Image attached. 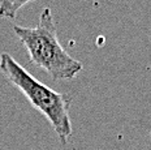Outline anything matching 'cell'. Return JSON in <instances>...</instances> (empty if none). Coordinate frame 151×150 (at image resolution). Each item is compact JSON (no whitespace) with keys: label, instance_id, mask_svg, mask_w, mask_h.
Instances as JSON below:
<instances>
[{"label":"cell","instance_id":"1","mask_svg":"<svg viewBox=\"0 0 151 150\" xmlns=\"http://www.w3.org/2000/svg\"><path fill=\"white\" fill-rule=\"evenodd\" d=\"M13 32L25 46L31 63L52 80H73L83 69L82 63L69 55L59 42L58 25L50 7L40 12L34 27L14 25Z\"/></svg>","mask_w":151,"mask_h":150},{"label":"cell","instance_id":"2","mask_svg":"<svg viewBox=\"0 0 151 150\" xmlns=\"http://www.w3.org/2000/svg\"><path fill=\"white\" fill-rule=\"evenodd\" d=\"M0 72L26 97L34 108L45 115L60 142L67 145L69 137L73 133L69 115L72 105L70 97L64 93L55 92L42 84L7 52L0 54Z\"/></svg>","mask_w":151,"mask_h":150},{"label":"cell","instance_id":"3","mask_svg":"<svg viewBox=\"0 0 151 150\" xmlns=\"http://www.w3.org/2000/svg\"><path fill=\"white\" fill-rule=\"evenodd\" d=\"M34 0H0V18L14 20L21 8Z\"/></svg>","mask_w":151,"mask_h":150},{"label":"cell","instance_id":"4","mask_svg":"<svg viewBox=\"0 0 151 150\" xmlns=\"http://www.w3.org/2000/svg\"><path fill=\"white\" fill-rule=\"evenodd\" d=\"M150 137H151V132H150Z\"/></svg>","mask_w":151,"mask_h":150}]
</instances>
